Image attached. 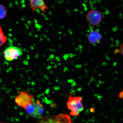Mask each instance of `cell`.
Returning a JSON list of instances; mask_svg holds the SVG:
<instances>
[{
    "instance_id": "cell-12",
    "label": "cell",
    "mask_w": 123,
    "mask_h": 123,
    "mask_svg": "<svg viewBox=\"0 0 123 123\" xmlns=\"http://www.w3.org/2000/svg\"><path fill=\"white\" fill-rule=\"evenodd\" d=\"M119 98H123V91H121L120 93Z\"/></svg>"
},
{
    "instance_id": "cell-13",
    "label": "cell",
    "mask_w": 123,
    "mask_h": 123,
    "mask_svg": "<svg viewBox=\"0 0 123 123\" xmlns=\"http://www.w3.org/2000/svg\"><path fill=\"white\" fill-rule=\"evenodd\" d=\"M0 123H4V122H1Z\"/></svg>"
},
{
    "instance_id": "cell-8",
    "label": "cell",
    "mask_w": 123,
    "mask_h": 123,
    "mask_svg": "<svg viewBox=\"0 0 123 123\" xmlns=\"http://www.w3.org/2000/svg\"><path fill=\"white\" fill-rule=\"evenodd\" d=\"M30 2V7L33 11L37 9H39L45 13L48 10V7L44 0H28Z\"/></svg>"
},
{
    "instance_id": "cell-11",
    "label": "cell",
    "mask_w": 123,
    "mask_h": 123,
    "mask_svg": "<svg viewBox=\"0 0 123 123\" xmlns=\"http://www.w3.org/2000/svg\"><path fill=\"white\" fill-rule=\"evenodd\" d=\"M119 51L120 53L123 56V43L121 44L119 48Z\"/></svg>"
},
{
    "instance_id": "cell-1",
    "label": "cell",
    "mask_w": 123,
    "mask_h": 123,
    "mask_svg": "<svg viewBox=\"0 0 123 123\" xmlns=\"http://www.w3.org/2000/svg\"><path fill=\"white\" fill-rule=\"evenodd\" d=\"M82 98L80 97H73L70 93L67 103L68 108L70 110V114L73 116H78L84 110Z\"/></svg>"
},
{
    "instance_id": "cell-2",
    "label": "cell",
    "mask_w": 123,
    "mask_h": 123,
    "mask_svg": "<svg viewBox=\"0 0 123 123\" xmlns=\"http://www.w3.org/2000/svg\"><path fill=\"white\" fill-rule=\"evenodd\" d=\"M24 109L29 115L34 118L41 117L44 111L43 106L38 100H36L35 101L34 100Z\"/></svg>"
},
{
    "instance_id": "cell-4",
    "label": "cell",
    "mask_w": 123,
    "mask_h": 123,
    "mask_svg": "<svg viewBox=\"0 0 123 123\" xmlns=\"http://www.w3.org/2000/svg\"><path fill=\"white\" fill-rule=\"evenodd\" d=\"M23 50L21 48L15 47H9L4 52V56L6 60L11 61L18 59L23 55Z\"/></svg>"
},
{
    "instance_id": "cell-5",
    "label": "cell",
    "mask_w": 123,
    "mask_h": 123,
    "mask_svg": "<svg viewBox=\"0 0 123 123\" xmlns=\"http://www.w3.org/2000/svg\"><path fill=\"white\" fill-rule=\"evenodd\" d=\"M34 96L29 94L27 92L22 91L16 97L15 101L16 104L24 109L34 101Z\"/></svg>"
},
{
    "instance_id": "cell-3",
    "label": "cell",
    "mask_w": 123,
    "mask_h": 123,
    "mask_svg": "<svg viewBox=\"0 0 123 123\" xmlns=\"http://www.w3.org/2000/svg\"><path fill=\"white\" fill-rule=\"evenodd\" d=\"M86 19L87 22L90 25L96 26L99 25L102 21V15L99 11L91 10L87 12Z\"/></svg>"
},
{
    "instance_id": "cell-10",
    "label": "cell",
    "mask_w": 123,
    "mask_h": 123,
    "mask_svg": "<svg viewBox=\"0 0 123 123\" xmlns=\"http://www.w3.org/2000/svg\"><path fill=\"white\" fill-rule=\"evenodd\" d=\"M7 41V38L5 36L2 28L0 27V46H2Z\"/></svg>"
},
{
    "instance_id": "cell-9",
    "label": "cell",
    "mask_w": 123,
    "mask_h": 123,
    "mask_svg": "<svg viewBox=\"0 0 123 123\" xmlns=\"http://www.w3.org/2000/svg\"><path fill=\"white\" fill-rule=\"evenodd\" d=\"M7 10L6 8L2 4L0 5V18L3 19L7 16Z\"/></svg>"
},
{
    "instance_id": "cell-7",
    "label": "cell",
    "mask_w": 123,
    "mask_h": 123,
    "mask_svg": "<svg viewBox=\"0 0 123 123\" xmlns=\"http://www.w3.org/2000/svg\"><path fill=\"white\" fill-rule=\"evenodd\" d=\"M87 38L90 44L93 45H96L100 42L102 36L99 30H95L89 32Z\"/></svg>"
},
{
    "instance_id": "cell-6",
    "label": "cell",
    "mask_w": 123,
    "mask_h": 123,
    "mask_svg": "<svg viewBox=\"0 0 123 123\" xmlns=\"http://www.w3.org/2000/svg\"><path fill=\"white\" fill-rule=\"evenodd\" d=\"M39 123H72L68 115L61 114L53 117H47L43 119Z\"/></svg>"
}]
</instances>
